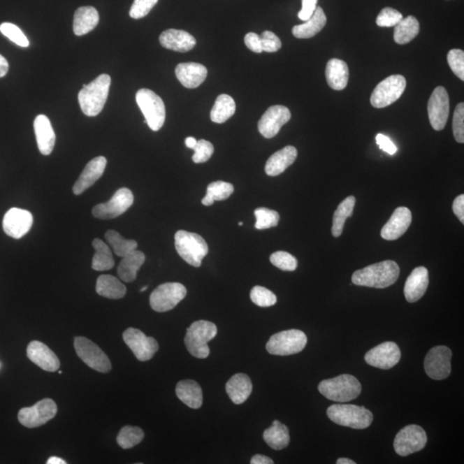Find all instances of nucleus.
Returning <instances> with one entry per match:
<instances>
[{"instance_id":"20e7f679","label":"nucleus","mask_w":464,"mask_h":464,"mask_svg":"<svg viewBox=\"0 0 464 464\" xmlns=\"http://www.w3.org/2000/svg\"><path fill=\"white\" fill-rule=\"evenodd\" d=\"M218 328L211 321L200 320L194 321L187 329L185 346L189 353L198 358H205L210 354L208 342L215 338Z\"/></svg>"},{"instance_id":"09e8293b","label":"nucleus","mask_w":464,"mask_h":464,"mask_svg":"<svg viewBox=\"0 0 464 464\" xmlns=\"http://www.w3.org/2000/svg\"><path fill=\"white\" fill-rule=\"evenodd\" d=\"M403 18L402 13L398 10L386 7L381 10L376 22L379 27H395Z\"/></svg>"},{"instance_id":"58836bf2","label":"nucleus","mask_w":464,"mask_h":464,"mask_svg":"<svg viewBox=\"0 0 464 464\" xmlns=\"http://www.w3.org/2000/svg\"><path fill=\"white\" fill-rule=\"evenodd\" d=\"M235 112V103L233 99L229 95L222 94L217 97L215 106L211 111V119L213 122L222 123L226 122L229 119Z\"/></svg>"},{"instance_id":"423d86ee","label":"nucleus","mask_w":464,"mask_h":464,"mask_svg":"<svg viewBox=\"0 0 464 464\" xmlns=\"http://www.w3.org/2000/svg\"><path fill=\"white\" fill-rule=\"evenodd\" d=\"M175 247L179 256L194 268L201 267L209 252L208 243L201 235L186 231L175 233Z\"/></svg>"},{"instance_id":"a878e982","label":"nucleus","mask_w":464,"mask_h":464,"mask_svg":"<svg viewBox=\"0 0 464 464\" xmlns=\"http://www.w3.org/2000/svg\"><path fill=\"white\" fill-rule=\"evenodd\" d=\"M429 285L428 270L425 267L414 268L407 279L404 295L407 301L415 303L424 296Z\"/></svg>"},{"instance_id":"412c9836","label":"nucleus","mask_w":464,"mask_h":464,"mask_svg":"<svg viewBox=\"0 0 464 464\" xmlns=\"http://www.w3.org/2000/svg\"><path fill=\"white\" fill-rule=\"evenodd\" d=\"M411 222L412 213L409 208L405 207L396 208L391 219L382 228L381 237L388 241L396 240L405 234Z\"/></svg>"},{"instance_id":"f704fd0d","label":"nucleus","mask_w":464,"mask_h":464,"mask_svg":"<svg viewBox=\"0 0 464 464\" xmlns=\"http://www.w3.org/2000/svg\"><path fill=\"white\" fill-rule=\"evenodd\" d=\"M96 290L97 294L110 299H121L126 293V287L115 276L101 275L97 279Z\"/></svg>"},{"instance_id":"72a5a7b5","label":"nucleus","mask_w":464,"mask_h":464,"mask_svg":"<svg viewBox=\"0 0 464 464\" xmlns=\"http://www.w3.org/2000/svg\"><path fill=\"white\" fill-rule=\"evenodd\" d=\"M145 254L137 249L122 257L117 269L119 278L127 283L134 282L137 278V273L145 263Z\"/></svg>"},{"instance_id":"603ef678","label":"nucleus","mask_w":464,"mask_h":464,"mask_svg":"<svg viewBox=\"0 0 464 464\" xmlns=\"http://www.w3.org/2000/svg\"><path fill=\"white\" fill-rule=\"evenodd\" d=\"M452 130L455 140L460 144L464 143V103L456 106L452 122Z\"/></svg>"},{"instance_id":"c85d7f7f","label":"nucleus","mask_w":464,"mask_h":464,"mask_svg":"<svg viewBox=\"0 0 464 464\" xmlns=\"http://www.w3.org/2000/svg\"><path fill=\"white\" fill-rule=\"evenodd\" d=\"M253 389L252 379L243 373L235 374L226 385V390L231 401L235 404H242L249 398Z\"/></svg>"},{"instance_id":"e433bc0d","label":"nucleus","mask_w":464,"mask_h":464,"mask_svg":"<svg viewBox=\"0 0 464 464\" xmlns=\"http://www.w3.org/2000/svg\"><path fill=\"white\" fill-rule=\"evenodd\" d=\"M420 22L413 16L403 18L395 26L394 40L400 45L409 43L420 33Z\"/></svg>"},{"instance_id":"7c9ffc66","label":"nucleus","mask_w":464,"mask_h":464,"mask_svg":"<svg viewBox=\"0 0 464 464\" xmlns=\"http://www.w3.org/2000/svg\"><path fill=\"white\" fill-rule=\"evenodd\" d=\"M175 394L180 401L191 409H200L203 403V393L199 384L194 380L180 381L175 388Z\"/></svg>"},{"instance_id":"37998d69","label":"nucleus","mask_w":464,"mask_h":464,"mask_svg":"<svg viewBox=\"0 0 464 464\" xmlns=\"http://www.w3.org/2000/svg\"><path fill=\"white\" fill-rule=\"evenodd\" d=\"M256 222L254 227L257 230H266L278 226L280 215L275 210L267 208H259L254 210Z\"/></svg>"},{"instance_id":"4c0bfd02","label":"nucleus","mask_w":464,"mask_h":464,"mask_svg":"<svg viewBox=\"0 0 464 464\" xmlns=\"http://www.w3.org/2000/svg\"><path fill=\"white\" fill-rule=\"evenodd\" d=\"M95 254L92 260V268L96 271H107L114 268L115 261L110 246L101 239L96 238L92 242Z\"/></svg>"},{"instance_id":"13d9d810","label":"nucleus","mask_w":464,"mask_h":464,"mask_svg":"<svg viewBox=\"0 0 464 464\" xmlns=\"http://www.w3.org/2000/svg\"><path fill=\"white\" fill-rule=\"evenodd\" d=\"M377 144L379 145L381 150L387 152L388 154L394 155L398 152V147L393 143L391 138L384 134L379 133L376 137Z\"/></svg>"},{"instance_id":"49530a36","label":"nucleus","mask_w":464,"mask_h":464,"mask_svg":"<svg viewBox=\"0 0 464 464\" xmlns=\"http://www.w3.org/2000/svg\"><path fill=\"white\" fill-rule=\"evenodd\" d=\"M0 32L7 38L10 39L11 42L18 45L22 48L29 47V42L27 37L21 31L20 27L17 25L10 24V22H3L0 25Z\"/></svg>"},{"instance_id":"4be33fe9","label":"nucleus","mask_w":464,"mask_h":464,"mask_svg":"<svg viewBox=\"0 0 464 464\" xmlns=\"http://www.w3.org/2000/svg\"><path fill=\"white\" fill-rule=\"evenodd\" d=\"M106 166L107 159L103 156L96 157L94 159L89 161L77 182H75L73 193L76 196H80L94 185L96 182L102 177Z\"/></svg>"},{"instance_id":"dca6fc26","label":"nucleus","mask_w":464,"mask_h":464,"mask_svg":"<svg viewBox=\"0 0 464 464\" xmlns=\"http://www.w3.org/2000/svg\"><path fill=\"white\" fill-rule=\"evenodd\" d=\"M123 340L140 361H147L159 351V343L140 329L129 328L123 333Z\"/></svg>"},{"instance_id":"bf43d9fd","label":"nucleus","mask_w":464,"mask_h":464,"mask_svg":"<svg viewBox=\"0 0 464 464\" xmlns=\"http://www.w3.org/2000/svg\"><path fill=\"white\" fill-rule=\"evenodd\" d=\"M452 209H454V215L458 217L460 222L464 224V196L463 194H460L458 197L456 198L454 201V205H452Z\"/></svg>"},{"instance_id":"052dcab7","label":"nucleus","mask_w":464,"mask_h":464,"mask_svg":"<svg viewBox=\"0 0 464 464\" xmlns=\"http://www.w3.org/2000/svg\"><path fill=\"white\" fill-rule=\"evenodd\" d=\"M252 464H273L274 461L267 456L263 455H254L250 461Z\"/></svg>"},{"instance_id":"39448f33","label":"nucleus","mask_w":464,"mask_h":464,"mask_svg":"<svg viewBox=\"0 0 464 464\" xmlns=\"http://www.w3.org/2000/svg\"><path fill=\"white\" fill-rule=\"evenodd\" d=\"M328 417L335 424L354 429H365L373 421L372 412L351 404H334L327 410Z\"/></svg>"},{"instance_id":"393cba45","label":"nucleus","mask_w":464,"mask_h":464,"mask_svg":"<svg viewBox=\"0 0 464 464\" xmlns=\"http://www.w3.org/2000/svg\"><path fill=\"white\" fill-rule=\"evenodd\" d=\"M175 76L184 87L196 89L203 83L208 76V69L199 63H181L175 67Z\"/></svg>"},{"instance_id":"2f4dec72","label":"nucleus","mask_w":464,"mask_h":464,"mask_svg":"<svg viewBox=\"0 0 464 464\" xmlns=\"http://www.w3.org/2000/svg\"><path fill=\"white\" fill-rule=\"evenodd\" d=\"M99 22V14L94 7H80L74 14L73 31L81 36L93 31Z\"/></svg>"},{"instance_id":"de8ad7c7","label":"nucleus","mask_w":464,"mask_h":464,"mask_svg":"<svg viewBox=\"0 0 464 464\" xmlns=\"http://www.w3.org/2000/svg\"><path fill=\"white\" fill-rule=\"evenodd\" d=\"M270 261L276 268L283 271L293 272L298 267L297 259H296L293 254L285 252L273 253L270 256Z\"/></svg>"},{"instance_id":"f3484780","label":"nucleus","mask_w":464,"mask_h":464,"mask_svg":"<svg viewBox=\"0 0 464 464\" xmlns=\"http://www.w3.org/2000/svg\"><path fill=\"white\" fill-rule=\"evenodd\" d=\"M428 117L433 129L443 130L447 125L450 100L447 89L443 86H437L430 96L428 106Z\"/></svg>"},{"instance_id":"c756f323","label":"nucleus","mask_w":464,"mask_h":464,"mask_svg":"<svg viewBox=\"0 0 464 464\" xmlns=\"http://www.w3.org/2000/svg\"><path fill=\"white\" fill-rule=\"evenodd\" d=\"M329 87L335 91H342L347 87L349 80V69L347 64L339 59H332L325 70Z\"/></svg>"},{"instance_id":"4d7b16f0","label":"nucleus","mask_w":464,"mask_h":464,"mask_svg":"<svg viewBox=\"0 0 464 464\" xmlns=\"http://www.w3.org/2000/svg\"><path fill=\"white\" fill-rule=\"evenodd\" d=\"M245 43L247 48L254 53L261 54L263 52V48H261L260 36H258L256 33L247 34L245 37Z\"/></svg>"},{"instance_id":"cd10ccee","label":"nucleus","mask_w":464,"mask_h":464,"mask_svg":"<svg viewBox=\"0 0 464 464\" xmlns=\"http://www.w3.org/2000/svg\"><path fill=\"white\" fill-rule=\"evenodd\" d=\"M298 151L294 147L288 145L276 152L266 163L265 172L269 177H277L282 174L288 167L295 162Z\"/></svg>"},{"instance_id":"69168bd1","label":"nucleus","mask_w":464,"mask_h":464,"mask_svg":"<svg viewBox=\"0 0 464 464\" xmlns=\"http://www.w3.org/2000/svg\"><path fill=\"white\" fill-rule=\"evenodd\" d=\"M336 463L338 464H355L356 463L354 462L353 460L348 459V458H339L338 461H336Z\"/></svg>"},{"instance_id":"c9c22d12","label":"nucleus","mask_w":464,"mask_h":464,"mask_svg":"<svg viewBox=\"0 0 464 464\" xmlns=\"http://www.w3.org/2000/svg\"><path fill=\"white\" fill-rule=\"evenodd\" d=\"M263 440L268 447L274 450H282L289 445V430L286 425L279 421H275L270 428L265 430Z\"/></svg>"},{"instance_id":"7ed1b4c3","label":"nucleus","mask_w":464,"mask_h":464,"mask_svg":"<svg viewBox=\"0 0 464 464\" xmlns=\"http://www.w3.org/2000/svg\"><path fill=\"white\" fill-rule=\"evenodd\" d=\"M318 391L331 401L348 403L361 395L362 387L356 377L342 374L334 379L321 381Z\"/></svg>"},{"instance_id":"338daca9","label":"nucleus","mask_w":464,"mask_h":464,"mask_svg":"<svg viewBox=\"0 0 464 464\" xmlns=\"http://www.w3.org/2000/svg\"><path fill=\"white\" fill-rule=\"evenodd\" d=\"M147 288H148V287H144L143 288H142V289H140L141 293H142V291H147Z\"/></svg>"},{"instance_id":"0eeeda50","label":"nucleus","mask_w":464,"mask_h":464,"mask_svg":"<svg viewBox=\"0 0 464 464\" xmlns=\"http://www.w3.org/2000/svg\"><path fill=\"white\" fill-rule=\"evenodd\" d=\"M136 102L150 129L155 132L162 129L166 117L162 99L151 89H141L136 93Z\"/></svg>"},{"instance_id":"79ce46f5","label":"nucleus","mask_w":464,"mask_h":464,"mask_svg":"<svg viewBox=\"0 0 464 464\" xmlns=\"http://www.w3.org/2000/svg\"><path fill=\"white\" fill-rule=\"evenodd\" d=\"M143 430L137 426H126L122 428L117 436V443L122 449H130L136 447L143 440Z\"/></svg>"},{"instance_id":"c03bdc74","label":"nucleus","mask_w":464,"mask_h":464,"mask_svg":"<svg viewBox=\"0 0 464 464\" xmlns=\"http://www.w3.org/2000/svg\"><path fill=\"white\" fill-rule=\"evenodd\" d=\"M234 192V187L229 182L217 181L208 186L207 196L215 201H226Z\"/></svg>"},{"instance_id":"9d476101","label":"nucleus","mask_w":464,"mask_h":464,"mask_svg":"<svg viewBox=\"0 0 464 464\" xmlns=\"http://www.w3.org/2000/svg\"><path fill=\"white\" fill-rule=\"evenodd\" d=\"M187 289L181 283H164L157 287L150 297V305L157 312L174 309L186 297Z\"/></svg>"},{"instance_id":"ea45409f","label":"nucleus","mask_w":464,"mask_h":464,"mask_svg":"<svg viewBox=\"0 0 464 464\" xmlns=\"http://www.w3.org/2000/svg\"><path fill=\"white\" fill-rule=\"evenodd\" d=\"M355 203H356L355 197L348 196L336 209L334 217H333L332 226V234L335 238H339L342 234L347 219L353 215Z\"/></svg>"},{"instance_id":"6e6552de","label":"nucleus","mask_w":464,"mask_h":464,"mask_svg":"<svg viewBox=\"0 0 464 464\" xmlns=\"http://www.w3.org/2000/svg\"><path fill=\"white\" fill-rule=\"evenodd\" d=\"M307 344V336L304 332L298 329H290L272 335L266 348L269 354L288 356L300 353L305 349Z\"/></svg>"},{"instance_id":"680f3d73","label":"nucleus","mask_w":464,"mask_h":464,"mask_svg":"<svg viewBox=\"0 0 464 464\" xmlns=\"http://www.w3.org/2000/svg\"><path fill=\"white\" fill-rule=\"evenodd\" d=\"M9 70V63L6 59L0 55V78L5 77Z\"/></svg>"},{"instance_id":"0e129e2a","label":"nucleus","mask_w":464,"mask_h":464,"mask_svg":"<svg viewBox=\"0 0 464 464\" xmlns=\"http://www.w3.org/2000/svg\"><path fill=\"white\" fill-rule=\"evenodd\" d=\"M48 464H66V462L64 461L61 458H56V456H53V458H51L48 459V461L47 462Z\"/></svg>"},{"instance_id":"864d4df0","label":"nucleus","mask_w":464,"mask_h":464,"mask_svg":"<svg viewBox=\"0 0 464 464\" xmlns=\"http://www.w3.org/2000/svg\"><path fill=\"white\" fill-rule=\"evenodd\" d=\"M159 0H134L129 11L130 17L133 20H140L152 10Z\"/></svg>"},{"instance_id":"6ab92c4d","label":"nucleus","mask_w":464,"mask_h":464,"mask_svg":"<svg viewBox=\"0 0 464 464\" xmlns=\"http://www.w3.org/2000/svg\"><path fill=\"white\" fill-rule=\"evenodd\" d=\"M291 116L289 108L282 106H271L261 116L258 122V130L265 138H274L282 127L290 121Z\"/></svg>"},{"instance_id":"6e6d98bb","label":"nucleus","mask_w":464,"mask_h":464,"mask_svg":"<svg viewBox=\"0 0 464 464\" xmlns=\"http://www.w3.org/2000/svg\"><path fill=\"white\" fill-rule=\"evenodd\" d=\"M318 0H302V9L298 16L302 21L309 20L315 13Z\"/></svg>"},{"instance_id":"8fccbe9b","label":"nucleus","mask_w":464,"mask_h":464,"mask_svg":"<svg viewBox=\"0 0 464 464\" xmlns=\"http://www.w3.org/2000/svg\"><path fill=\"white\" fill-rule=\"evenodd\" d=\"M194 154L193 155L194 163L202 164L208 162L215 152V147L210 142L205 140L197 141L196 147L193 148Z\"/></svg>"},{"instance_id":"bb28decb","label":"nucleus","mask_w":464,"mask_h":464,"mask_svg":"<svg viewBox=\"0 0 464 464\" xmlns=\"http://www.w3.org/2000/svg\"><path fill=\"white\" fill-rule=\"evenodd\" d=\"M34 129L40 152L45 156L50 155L55 147L56 136L50 119L44 115L36 116Z\"/></svg>"},{"instance_id":"a18cd8bd","label":"nucleus","mask_w":464,"mask_h":464,"mask_svg":"<svg viewBox=\"0 0 464 464\" xmlns=\"http://www.w3.org/2000/svg\"><path fill=\"white\" fill-rule=\"evenodd\" d=\"M250 298L254 305L260 307H270L277 303V298L274 293L263 287L256 286L250 291Z\"/></svg>"},{"instance_id":"774afa93","label":"nucleus","mask_w":464,"mask_h":464,"mask_svg":"<svg viewBox=\"0 0 464 464\" xmlns=\"http://www.w3.org/2000/svg\"><path fill=\"white\" fill-rule=\"evenodd\" d=\"M238 224H239V226H242V224H243V223H242V222H240V223H239Z\"/></svg>"},{"instance_id":"f03ea898","label":"nucleus","mask_w":464,"mask_h":464,"mask_svg":"<svg viewBox=\"0 0 464 464\" xmlns=\"http://www.w3.org/2000/svg\"><path fill=\"white\" fill-rule=\"evenodd\" d=\"M111 78L108 74H101L89 85H83L78 93V103L86 116L93 117L102 112L108 96Z\"/></svg>"},{"instance_id":"4468645a","label":"nucleus","mask_w":464,"mask_h":464,"mask_svg":"<svg viewBox=\"0 0 464 464\" xmlns=\"http://www.w3.org/2000/svg\"><path fill=\"white\" fill-rule=\"evenodd\" d=\"M452 351L445 346L432 348L426 354L424 362L426 373L434 380H444L450 376Z\"/></svg>"},{"instance_id":"f8f14e48","label":"nucleus","mask_w":464,"mask_h":464,"mask_svg":"<svg viewBox=\"0 0 464 464\" xmlns=\"http://www.w3.org/2000/svg\"><path fill=\"white\" fill-rule=\"evenodd\" d=\"M428 443V436L420 426L403 428L395 437L394 449L399 456H406L421 451Z\"/></svg>"},{"instance_id":"473e14b6","label":"nucleus","mask_w":464,"mask_h":464,"mask_svg":"<svg viewBox=\"0 0 464 464\" xmlns=\"http://www.w3.org/2000/svg\"><path fill=\"white\" fill-rule=\"evenodd\" d=\"M327 17L321 7L317 6L315 13L309 20L304 24L296 25L293 28V34L296 38L309 39L315 36L317 34L321 31L326 25Z\"/></svg>"},{"instance_id":"9b49d317","label":"nucleus","mask_w":464,"mask_h":464,"mask_svg":"<svg viewBox=\"0 0 464 464\" xmlns=\"http://www.w3.org/2000/svg\"><path fill=\"white\" fill-rule=\"evenodd\" d=\"M74 348L78 356L83 361L89 368L97 372L107 373L112 368L111 362L104 351L85 338H76L74 340Z\"/></svg>"},{"instance_id":"aec40b11","label":"nucleus","mask_w":464,"mask_h":464,"mask_svg":"<svg viewBox=\"0 0 464 464\" xmlns=\"http://www.w3.org/2000/svg\"><path fill=\"white\" fill-rule=\"evenodd\" d=\"M33 224V215L24 209L13 208L6 213L3 219V229L6 235L20 239L28 233Z\"/></svg>"},{"instance_id":"e2e57ef3","label":"nucleus","mask_w":464,"mask_h":464,"mask_svg":"<svg viewBox=\"0 0 464 464\" xmlns=\"http://www.w3.org/2000/svg\"><path fill=\"white\" fill-rule=\"evenodd\" d=\"M196 143L197 140L194 137H188L185 140L186 147L190 149H193L196 147Z\"/></svg>"},{"instance_id":"f257e3e1","label":"nucleus","mask_w":464,"mask_h":464,"mask_svg":"<svg viewBox=\"0 0 464 464\" xmlns=\"http://www.w3.org/2000/svg\"><path fill=\"white\" fill-rule=\"evenodd\" d=\"M399 275V266L396 261H384L354 272L351 282L356 286L384 289L395 284Z\"/></svg>"},{"instance_id":"2eb2a0df","label":"nucleus","mask_w":464,"mask_h":464,"mask_svg":"<svg viewBox=\"0 0 464 464\" xmlns=\"http://www.w3.org/2000/svg\"><path fill=\"white\" fill-rule=\"evenodd\" d=\"M133 201L132 191L126 188L119 189L110 201L96 205L93 208L92 215L100 219H115L129 210Z\"/></svg>"},{"instance_id":"ddd939ff","label":"nucleus","mask_w":464,"mask_h":464,"mask_svg":"<svg viewBox=\"0 0 464 464\" xmlns=\"http://www.w3.org/2000/svg\"><path fill=\"white\" fill-rule=\"evenodd\" d=\"M58 407L53 400H42L31 407H24L18 413V421L25 428H36L55 418Z\"/></svg>"},{"instance_id":"5701e85b","label":"nucleus","mask_w":464,"mask_h":464,"mask_svg":"<svg viewBox=\"0 0 464 464\" xmlns=\"http://www.w3.org/2000/svg\"><path fill=\"white\" fill-rule=\"evenodd\" d=\"M27 356L34 364L47 372H56L61 365L59 358L56 356L54 351L45 344L37 342V340L29 344Z\"/></svg>"},{"instance_id":"b1692460","label":"nucleus","mask_w":464,"mask_h":464,"mask_svg":"<svg viewBox=\"0 0 464 464\" xmlns=\"http://www.w3.org/2000/svg\"><path fill=\"white\" fill-rule=\"evenodd\" d=\"M160 44L167 50L186 53L192 50L196 40L189 32L171 29L164 31L159 36Z\"/></svg>"},{"instance_id":"a19ab883","label":"nucleus","mask_w":464,"mask_h":464,"mask_svg":"<svg viewBox=\"0 0 464 464\" xmlns=\"http://www.w3.org/2000/svg\"><path fill=\"white\" fill-rule=\"evenodd\" d=\"M106 238L114 253L119 257H124L137 249L138 243L136 240H127L114 230L108 231Z\"/></svg>"},{"instance_id":"a211bd4d","label":"nucleus","mask_w":464,"mask_h":464,"mask_svg":"<svg viewBox=\"0 0 464 464\" xmlns=\"http://www.w3.org/2000/svg\"><path fill=\"white\" fill-rule=\"evenodd\" d=\"M401 359V351L395 342H387L373 347L365 354V361L373 368L389 370L398 365Z\"/></svg>"},{"instance_id":"5fc2aeb1","label":"nucleus","mask_w":464,"mask_h":464,"mask_svg":"<svg viewBox=\"0 0 464 464\" xmlns=\"http://www.w3.org/2000/svg\"><path fill=\"white\" fill-rule=\"evenodd\" d=\"M261 48L263 52L267 53H275L282 48V41L275 33L271 31H264L260 36Z\"/></svg>"},{"instance_id":"3c124183","label":"nucleus","mask_w":464,"mask_h":464,"mask_svg":"<svg viewBox=\"0 0 464 464\" xmlns=\"http://www.w3.org/2000/svg\"><path fill=\"white\" fill-rule=\"evenodd\" d=\"M447 61L452 72L462 81L464 80V52L451 50L447 55Z\"/></svg>"},{"instance_id":"1a4fd4ad","label":"nucleus","mask_w":464,"mask_h":464,"mask_svg":"<svg viewBox=\"0 0 464 464\" xmlns=\"http://www.w3.org/2000/svg\"><path fill=\"white\" fill-rule=\"evenodd\" d=\"M406 78L396 74L385 78L374 89L370 96V103L374 108H383L398 101L405 91Z\"/></svg>"}]
</instances>
